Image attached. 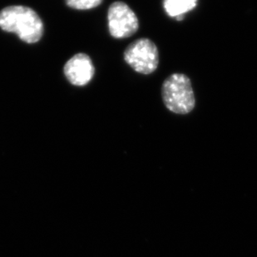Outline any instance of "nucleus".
Masks as SVG:
<instances>
[{"instance_id":"3","label":"nucleus","mask_w":257,"mask_h":257,"mask_svg":"<svg viewBox=\"0 0 257 257\" xmlns=\"http://www.w3.org/2000/svg\"><path fill=\"white\" fill-rule=\"evenodd\" d=\"M156 44L147 38L139 39L128 45L124 52V60L135 71L151 74L158 68L160 57Z\"/></svg>"},{"instance_id":"2","label":"nucleus","mask_w":257,"mask_h":257,"mask_svg":"<svg viewBox=\"0 0 257 257\" xmlns=\"http://www.w3.org/2000/svg\"><path fill=\"white\" fill-rule=\"evenodd\" d=\"M164 104L175 114H187L195 106V98L191 79L184 74H172L161 87Z\"/></svg>"},{"instance_id":"7","label":"nucleus","mask_w":257,"mask_h":257,"mask_svg":"<svg viewBox=\"0 0 257 257\" xmlns=\"http://www.w3.org/2000/svg\"><path fill=\"white\" fill-rule=\"evenodd\" d=\"M103 0H65L68 7L73 10H92L101 5Z\"/></svg>"},{"instance_id":"4","label":"nucleus","mask_w":257,"mask_h":257,"mask_svg":"<svg viewBox=\"0 0 257 257\" xmlns=\"http://www.w3.org/2000/svg\"><path fill=\"white\" fill-rule=\"evenodd\" d=\"M109 32L114 39H125L139 30V20L136 13L125 3H112L107 15Z\"/></svg>"},{"instance_id":"6","label":"nucleus","mask_w":257,"mask_h":257,"mask_svg":"<svg viewBox=\"0 0 257 257\" xmlns=\"http://www.w3.org/2000/svg\"><path fill=\"white\" fill-rule=\"evenodd\" d=\"M198 0H163L164 10L170 17L181 21L185 15L194 10Z\"/></svg>"},{"instance_id":"1","label":"nucleus","mask_w":257,"mask_h":257,"mask_svg":"<svg viewBox=\"0 0 257 257\" xmlns=\"http://www.w3.org/2000/svg\"><path fill=\"white\" fill-rule=\"evenodd\" d=\"M0 28L6 32L15 33L20 40L34 44L44 34V24L35 10L25 6H10L0 12Z\"/></svg>"},{"instance_id":"5","label":"nucleus","mask_w":257,"mask_h":257,"mask_svg":"<svg viewBox=\"0 0 257 257\" xmlns=\"http://www.w3.org/2000/svg\"><path fill=\"white\" fill-rule=\"evenodd\" d=\"M95 73L94 64L89 55L79 53L64 64V74L68 81L75 86H84L91 81Z\"/></svg>"}]
</instances>
